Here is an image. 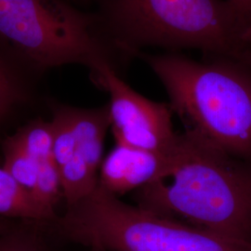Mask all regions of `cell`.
Wrapping results in <instances>:
<instances>
[{
	"mask_svg": "<svg viewBox=\"0 0 251 251\" xmlns=\"http://www.w3.org/2000/svg\"><path fill=\"white\" fill-rule=\"evenodd\" d=\"M171 177L135 191L136 206L251 243V163L185 130Z\"/></svg>",
	"mask_w": 251,
	"mask_h": 251,
	"instance_id": "1",
	"label": "cell"
},
{
	"mask_svg": "<svg viewBox=\"0 0 251 251\" xmlns=\"http://www.w3.org/2000/svg\"><path fill=\"white\" fill-rule=\"evenodd\" d=\"M100 26L126 58L146 48L195 49L244 62L251 28L227 0H100Z\"/></svg>",
	"mask_w": 251,
	"mask_h": 251,
	"instance_id": "2",
	"label": "cell"
},
{
	"mask_svg": "<svg viewBox=\"0 0 251 251\" xmlns=\"http://www.w3.org/2000/svg\"><path fill=\"white\" fill-rule=\"evenodd\" d=\"M136 57L163 84L185 130L251 163V66L219 56L198 62L177 52Z\"/></svg>",
	"mask_w": 251,
	"mask_h": 251,
	"instance_id": "3",
	"label": "cell"
},
{
	"mask_svg": "<svg viewBox=\"0 0 251 251\" xmlns=\"http://www.w3.org/2000/svg\"><path fill=\"white\" fill-rule=\"evenodd\" d=\"M56 226L65 240L107 251H251V243L126 204L99 185L67 206Z\"/></svg>",
	"mask_w": 251,
	"mask_h": 251,
	"instance_id": "4",
	"label": "cell"
},
{
	"mask_svg": "<svg viewBox=\"0 0 251 251\" xmlns=\"http://www.w3.org/2000/svg\"><path fill=\"white\" fill-rule=\"evenodd\" d=\"M0 36L43 67L81 63L91 70L105 63L115 67L116 54L126 58L98 17L63 0H0Z\"/></svg>",
	"mask_w": 251,
	"mask_h": 251,
	"instance_id": "5",
	"label": "cell"
},
{
	"mask_svg": "<svg viewBox=\"0 0 251 251\" xmlns=\"http://www.w3.org/2000/svg\"><path fill=\"white\" fill-rule=\"evenodd\" d=\"M91 75L109 95L110 127L117 144L152 152H170L177 149L180 133L173 128L170 103L141 95L107 63L91 69Z\"/></svg>",
	"mask_w": 251,
	"mask_h": 251,
	"instance_id": "6",
	"label": "cell"
},
{
	"mask_svg": "<svg viewBox=\"0 0 251 251\" xmlns=\"http://www.w3.org/2000/svg\"><path fill=\"white\" fill-rule=\"evenodd\" d=\"M183 139L173 152H152L117 144L102 160L98 185L119 198L156 181L170 178L182 152Z\"/></svg>",
	"mask_w": 251,
	"mask_h": 251,
	"instance_id": "7",
	"label": "cell"
},
{
	"mask_svg": "<svg viewBox=\"0 0 251 251\" xmlns=\"http://www.w3.org/2000/svg\"><path fill=\"white\" fill-rule=\"evenodd\" d=\"M39 166L40 164L25 150L16 135L6 141L3 168L9 171L31 196L36 186Z\"/></svg>",
	"mask_w": 251,
	"mask_h": 251,
	"instance_id": "8",
	"label": "cell"
},
{
	"mask_svg": "<svg viewBox=\"0 0 251 251\" xmlns=\"http://www.w3.org/2000/svg\"><path fill=\"white\" fill-rule=\"evenodd\" d=\"M15 135L25 150L39 164L53 159V128L51 122L33 121L22 127Z\"/></svg>",
	"mask_w": 251,
	"mask_h": 251,
	"instance_id": "9",
	"label": "cell"
},
{
	"mask_svg": "<svg viewBox=\"0 0 251 251\" xmlns=\"http://www.w3.org/2000/svg\"><path fill=\"white\" fill-rule=\"evenodd\" d=\"M32 197L39 206L56 216L54 207L63 194L60 170L53 159L40 164Z\"/></svg>",
	"mask_w": 251,
	"mask_h": 251,
	"instance_id": "10",
	"label": "cell"
},
{
	"mask_svg": "<svg viewBox=\"0 0 251 251\" xmlns=\"http://www.w3.org/2000/svg\"><path fill=\"white\" fill-rule=\"evenodd\" d=\"M0 194L13 201H16L22 205L35 208L44 212L52 221H56L57 217L48 212L41 206H39L36 200L27 192L16 179H14L9 171H6L3 167L0 168Z\"/></svg>",
	"mask_w": 251,
	"mask_h": 251,
	"instance_id": "11",
	"label": "cell"
},
{
	"mask_svg": "<svg viewBox=\"0 0 251 251\" xmlns=\"http://www.w3.org/2000/svg\"><path fill=\"white\" fill-rule=\"evenodd\" d=\"M0 251H47L35 233L11 228L0 235Z\"/></svg>",
	"mask_w": 251,
	"mask_h": 251,
	"instance_id": "12",
	"label": "cell"
},
{
	"mask_svg": "<svg viewBox=\"0 0 251 251\" xmlns=\"http://www.w3.org/2000/svg\"><path fill=\"white\" fill-rule=\"evenodd\" d=\"M0 217L1 218H21L34 222L52 221L44 212L35 208L22 205L0 194Z\"/></svg>",
	"mask_w": 251,
	"mask_h": 251,
	"instance_id": "13",
	"label": "cell"
},
{
	"mask_svg": "<svg viewBox=\"0 0 251 251\" xmlns=\"http://www.w3.org/2000/svg\"><path fill=\"white\" fill-rule=\"evenodd\" d=\"M17 97L18 91L14 81L0 63V117L15 102Z\"/></svg>",
	"mask_w": 251,
	"mask_h": 251,
	"instance_id": "14",
	"label": "cell"
},
{
	"mask_svg": "<svg viewBox=\"0 0 251 251\" xmlns=\"http://www.w3.org/2000/svg\"><path fill=\"white\" fill-rule=\"evenodd\" d=\"M251 28V0H227Z\"/></svg>",
	"mask_w": 251,
	"mask_h": 251,
	"instance_id": "15",
	"label": "cell"
},
{
	"mask_svg": "<svg viewBox=\"0 0 251 251\" xmlns=\"http://www.w3.org/2000/svg\"><path fill=\"white\" fill-rule=\"evenodd\" d=\"M10 225L11 224L9 223V221L6 220V218H1L0 217V235L8 232L9 230L12 228V226Z\"/></svg>",
	"mask_w": 251,
	"mask_h": 251,
	"instance_id": "16",
	"label": "cell"
},
{
	"mask_svg": "<svg viewBox=\"0 0 251 251\" xmlns=\"http://www.w3.org/2000/svg\"><path fill=\"white\" fill-rule=\"evenodd\" d=\"M90 251H107L105 249L100 247V246H92L90 247Z\"/></svg>",
	"mask_w": 251,
	"mask_h": 251,
	"instance_id": "17",
	"label": "cell"
},
{
	"mask_svg": "<svg viewBox=\"0 0 251 251\" xmlns=\"http://www.w3.org/2000/svg\"><path fill=\"white\" fill-rule=\"evenodd\" d=\"M246 63H247V64H249L250 66H251V55H250V56H249V58L247 59V61H246Z\"/></svg>",
	"mask_w": 251,
	"mask_h": 251,
	"instance_id": "18",
	"label": "cell"
}]
</instances>
